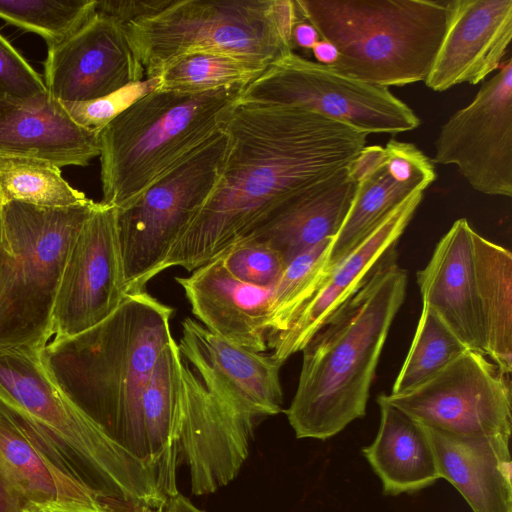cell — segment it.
<instances>
[{
  "instance_id": "1",
  "label": "cell",
  "mask_w": 512,
  "mask_h": 512,
  "mask_svg": "<svg viewBox=\"0 0 512 512\" xmlns=\"http://www.w3.org/2000/svg\"><path fill=\"white\" fill-rule=\"evenodd\" d=\"M224 133L217 183L159 273L193 272L217 258L290 198L347 167L368 136L299 106L242 100Z\"/></svg>"
},
{
  "instance_id": "2",
  "label": "cell",
  "mask_w": 512,
  "mask_h": 512,
  "mask_svg": "<svg viewBox=\"0 0 512 512\" xmlns=\"http://www.w3.org/2000/svg\"><path fill=\"white\" fill-rule=\"evenodd\" d=\"M172 315V307L146 291L128 293L103 322L50 340L41 352L65 394L146 466L143 396L159 355L174 338Z\"/></svg>"
},
{
  "instance_id": "3",
  "label": "cell",
  "mask_w": 512,
  "mask_h": 512,
  "mask_svg": "<svg viewBox=\"0 0 512 512\" xmlns=\"http://www.w3.org/2000/svg\"><path fill=\"white\" fill-rule=\"evenodd\" d=\"M397 258L391 249L303 348L286 410L297 438L326 440L365 416L381 352L406 296L408 274Z\"/></svg>"
},
{
  "instance_id": "4",
  "label": "cell",
  "mask_w": 512,
  "mask_h": 512,
  "mask_svg": "<svg viewBox=\"0 0 512 512\" xmlns=\"http://www.w3.org/2000/svg\"><path fill=\"white\" fill-rule=\"evenodd\" d=\"M42 351H0V408L100 498L136 509L166 499L154 472L115 442L60 388Z\"/></svg>"
},
{
  "instance_id": "5",
  "label": "cell",
  "mask_w": 512,
  "mask_h": 512,
  "mask_svg": "<svg viewBox=\"0 0 512 512\" xmlns=\"http://www.w3.org/2000/svg\"><path fill=\"white\" fill-rule=\"evenodd\" d=\"M243 86L154 90L99 132L101 203L124 210L224 131Z\"/></svg>"
},
{
  "instance_id": "6",
  "label": "cell",
  "mask_w": 512,
  "mask_h": 512,
  "mask_svg": "<svg viewBox=\"0 0 512 512\" xmlns=\"http://www.w3.org/2000/svg\"><path fill=\"white\" fill-rule=\"evenodd\" d=\"M339 54L331 66L381 87L424 82L444 36L448 0H295Z\"/></svg>"
},
{
  "instance_id": "7",
  "label": "cell",
  "mask_w": 512,
  "mask_h": 512,
  "mask_svg": "<svg viewBox=\"0 0 512 512\" xmlns=\"http://www.w3.org/2000/svg\"><path fill=\"white\" fill-rule=\"evenodd\" d=\"M96 205L2 207L0 351H42L52 339L57 291L74 241Z\"/></svg>"
},
{
  "instance_id": "8",
  "label": "cell",
  "mask_w": 512,
  "mask_h": 512,
  "mask_svg": "<svg viewBox=\"0 0 512 512\" xmlns=\"http://www.w3.org/2000/svg\"><path fill=\"white\" fill-rule=\"evenodd\" d=\"M123 27L145 79L191 54H226L265 70L294 49L279 28L275 0H172Z\"/></svg>"
},
{
  "instance_id": "9",
  "label": "cell",
  "mask_w": 512,
  "mask_h": 512,
  "mask_svg": "<svg viewBox=\"0 0 512 512\" xmlns=\"http://www.w3.org/2000/svg\"><path fill=\"white\" fill-rule=\"evenodd\" d=\"M224 131L118 210L117 226L127 293L146 291L171 247L214 189L226 152Z\"/></svg>"
},
{
  "instance_id": "10",
  "label": "cell",
  "mask_w": 512,
  "mask_h": 512,
  "mask_svg": "<svg viewBox=\"0 0 512 512\" xmlns=\"http://www.w3.org/2000/svg\"><path fill=\"white\" fill-rule=\"evenodd\" d=\"M240 100L299 106L367 135L412 131L421 123L389 88L354 79L294 51L243 86Z\"/></svg>"
},
{
  "instance_id": "11",
  "label": "cell",
  "mask_w": 512,
  "mask_h": 512,
  "mask_svg": "<svg viewBox=\"0 0 512 512\" xmlns=\"http://www.w3.org/2000/svg\"><path fill=\"white\" fill-rule=\"evenodd\" d=\"M381 395L421 425L442 433L511 436L510 374L477 351L466 350L412 390Z\"/></svg>"
},
{
  "instance_id": "12",
  "label": "cell",
  "mask_w": 512,
  "mask_h": 512,
  "mask_svg": "<svg viewBox=\"0 0 512 512\" xmlns=\"http://www.w3.org/2000/svg\"><path fill=\"white\" fill-rule=\"evenodd\" d=\"M432 162L455 165L476 191L512 196V59L440 127Z\"/></svg>"
},
{
  "instance_id": "13",
  "label": "cell",
  "mask_w": 512,
  "mask_h": 512,
  "mask_svg": "<svg viewBox=\"0 0 512 512\" xmlns=\"http://www.w3.org/2000/svg\"><path fill=\"white\" fill-rule=\"evenodd\" d=\"M117 208L96 202L79 231L57 291L51 340L80 334L107 319L125 299Z\"/></svg>"
},
{
  "instance_id": "14",
  "label": "cell",
  "mask_w": 512,
  "mask_h": 512,
  "mask_svg": "<svg viewBox=\"0 0 512 512\" xmlns=\"http://www.w3.org/2000/svg\"><path fill=\"white\" fill-rule=\"evenodd\" d=\"M177 344L205 388L242 422L253 427L255 419L282 411V364L271 354L238 346L188 317Z\"/></svg>"
},
{
  "instance_id": "15",
  "label": "cell",
  "mask_w": 512,
  "mask_h": 512,
  "mask_svg": "<svg viewBox=\"0 0 512 512\" xmlns=\"http://www.w3.org/2000/svg\"><path fill=\"white\" fill-rule=\"evenodd\" d=\"M348 172L356 182V190L333 238L323 277L392 209L413 193L425 191L436 178L430 158L414 144L395 139L384 147L365 146L348 165Z\"/></svg>"
},
{
  "instance_id": "16",
  "label": "cell",
  "mask_w": 512,
  "mask_h": 512,
  "mask_svg": "<svg viewBox=\"0 0 512 512\" xmlns=\"http://www.w3.org/2000/svg\"><path fill=\"white\" fill-rule=\"evenodd\" d=\"M145 79L124 27L100 13L60 44L48 48L43 81L63 103L102 98Z\"/></svg>"
},
{
  "instance_id": "17",
  "label": "cell",
  "mask_w": 512,
  "mask_h": 512,
  "mask_svg": "<svg viewBox=\"0 0 512 512\" xmlns=\"http://www.w3.org/2000/svg\"><path fill=\"white\" fill-rule=\"evenodd\" d=\"M253 427L232 415L183 362L179 461L188 466L191 490L205 495L235 478L249 453Z\"/></svg>"
},
{
  "instance_id": "18",
  "label": "cell",
  "mask_w": 512,
  "mask_h": 512,
  "mask_svg": "<svg viewBox=\"0 0 512 512\" xmlns=\"http://www.w3.org/2000/svg\"><path fill=\"white\" fill-rule=\"evenodd\" d=\"M424 191L407 197L319 281L283 331L267 339L271 355L283 364L302 351L329 317L363 284L378 262L393 248L410 223Z\"/></svg>"
},
{
  "instance_id": "19",
  "label": "cell",
  "mask_w": 512,
  "mask_h": 512,
  "mask_svg": "<svg viewBox=\"0 0 512 512\" xmlns=\"http://www.w3.org/2000/svg\"><path fill=\"white\" fill-rule=\"evenodd\" d=\"M512 40V0H448L441 44L425 85L436 92L478 84L504 62Z\"/></svg>"
},
{
  "instance_id": "20",
  "label": "cell",
  "mask_w": 512,
  "mask_h": 512,
  "mask_svg": "<svg viewBox=\"0 0 512 512\" xmlns=\"http://www.w3.org/2000/svg\"><path fill=\"white\" fill-rule=\"evenodd\" d=\"M99 133L79 125L47 91L0 102V155L85 167L99 156Z\"/></svg>"
},
{
  "instance_id": "21",
  "label": "cell",
  "mask_w": 512,
  "mask_h": 512,
  "mask_svg": "<svg viewBox=\"0 0 512 512\" xmlns=\"http://www.w3.org/2000/svg\"><path fill=\"white\" fill-rule=\"evenodd\" d=\"M176 281L206 329L238 346L267 351L274 286L260 287L236 279L219 257Z\"/></svg>"
},
{
  "instance_id": "22",
  "label": "cell",
  "mask_w": 512,
  "mask_h": 512,
  "mask_svg": "<svg viewBox=\"0 0 512 512\" xmlns=\"http://www.w3.org/2000/svg\"><path fill=\"white\" fill-rule=\"evenodd\" d=\"M467 219L456 220L417 272L422 304L429 306L469 350L483 353L473 235Z\"/></svg>"
},
{
  "instance_id": "23",
  "label": "cell",
  "mask_w": 512,
  "mask_h": 512,
  "mask_svg": "<svg viewBox=\"0 0 512 512\" xmlns=\"http://www.w3.org/2000/svg\"><path fill=\"white\" fill-rule=\"evenodd\" d=\"M104 506L86 484L51 458L0 408V512H22L34 503Z\"/></svg>"
},
{
  "instance_id": "24",
  "label": "cell",
  "mask_w": 512,
  "mask_h": 512,
  "mask_svg": "<svg viewBox=\"0 0 512 512\" xmlns=\"http://www.w3.org/2000/svg\"><path fill=\"white\" fill-rule=\"evenodd\" d=\"M423 427L439 477L459 491L473 512H512L511 436L457 437Z\"/></svg>"
},
{
  "instance_id": "25",
  "label": "cell",
  "mask_w": 512,
  "mask_h": 512,
  "mask_svg": "<svg viewBox=\"0 0 512 512\" xmlns=\"http://www.w3.org/2000/svg\"><path fill=\"white\" fill-rule=\"evenodd\" d=\"M355 190L347 166L290 198L244 238L269 245L288 264L303 251L336 236Z\"/></svg>"
},
{
  "instance_id": "26",
  "label": "cell",
  "mask_w": 512,
  "mask_h": 512,
  "mask_svg": "<svg viewBox=\"0 0 512 512\" xmlns=\"http://www.w3.org/2000/svg\"><path fill=\"white\" fill-rule=\"evenodd\" d=\"M377 402L378 432L362 454L380 479L383 494L414 493L434 484L440 477L424 427L382 395Z\"/></svg>"
},
{
  "instance_id": "27",
  "label": "cell",
  "mask_w": 512,
  "mask_h": 512,
  "mask_svg": "<svg viewBox=\"0 0 512 512\" xmlns=\"http://www.w3.org/2000/svg\"><path fill=\"white\" fill-rule=\"evenodd\" d=\"M483 353L512 372V255L476 231L473 235Z\"/></svg>"
},
{
  "instance_id": "28",
  "label": "cell",
  "mask_w": 512,
  "mask_h": 512,
  "mask_svg": "<svg viewBox=\"0 0 512 512\" xmlns=\"http://www.w3.org/2000/svg\"><path fill=\"white\" fill-rule=\"evenodd\" d=\"M91 201L64 179L60 168L31 158L0 155V207L17 202L66 208Z\"/></svg>"
},
{
  "instance_id": "29",
  "label": "cell",
  "mask_w": 512,
  "mask_h": 512,
  "mask_svg": "<svg viewBox=\"0 0 512 512\" xmlns=\"http://www.w3.org/2000/svg\"><path fill=\"white\" fill-rule=\"evenodd\" d=\"M469 350L427 305L422 304L417 328L392 394L423 384L454 359Z\"/></svg>"
},
{
  "instance_id": "30",
  "label": "cell",
  "mask_w": 512,
  "mask_h": 512,
  "mask_svg": "<svg viewBox=\"0 0 512 512\" xmlns=\"http://www.w3.org/2000/svg\"><path fill=\"white\" fill-rule=\"evenodd\" d=\"M97 0H0V19L41 36L54 47L90 21Z\"/></svg>"
},
{
  "instance_id": "31",
  "label": "cell",
  "mask_w": 512,
  "mask_h": 512,
  "mask_svg": "<svg viewBox=\"0 0 512 512\" xmlns=\"http://www.w3.org/2000/svg\"><path fill=\"white\" fill-rule=\"evenodd\" d=\"M264 70L220 53L185 56L160 75L157 91L200 93L223 87L245 86Z\"/></svg>"
},
{
  "instance_id": "32",
  "label": "cell",
  "mask_w": 512,
  "mask_h": 512,
  "mask_svg": "<svg viewBox=\"0 0 512 512\" xmlns=\"http://www.w3.org/2000/svg\"><path fill=\"white\" fill-rule=\"evenodd\" d=\"M333 239H327L295 256L273 287L267 339L284 330L296 310L323 276Z\"/></svg>"
},
{
  "instance_id": "33",
  "label": "cell",
  "mask_w": 512,
  "mask_h": 512,
  "mask_svg": "<svg viewBox=\"0 0 512 512\" xmlns=\"http://www.w3.org/2000/svg\"><path fill=\"white\" fill-rule=\"evenodd\" d=\"M218 257L236 279L260 287L274 286L287 266L272 247L247 238L239 240Z\"/></svg>"
},
{
  "instance_id": "34",
  "label": "cell",
  "mask_w": 512,
  "mask_h": 512,
  "mask_svg": "<svg viewBox=\"0 0 512 512\" xmlns=\"http://www.w3.org/2000/svg\"><path fill=\"white\" fill-rule=\"evenodd\" d=\"M159 84L160 77L144 79L99 99L77 103H62L70 116L79 125L99 133L135 101L156 90Z\"/></svg>"
},
{
  "instance_id": "35",
  "label": "cell",
  "mask_w": 512,
  "mask_h": 512,
  "mask_svg": "<svg viewBox=\"0 0 512 512\" xmlns=\"http://www.w3.org/2000/svg\"><path fill=\"white\" fill-rule=\"evenodd\" d=\"M46 91L43 78L0 34V102L25 100Z\"/></svg>"
},
{
  "instance_id": "36",
  "label": "cell",
  "mask_w": 512,
  "mask_h": 512,
  "mask_svg": "<svg viewBox=\"0 0 512 512\" xmlns=\"http://www.w3.org/2000/svg\"><path fill=\"white\" fill-rule=\"evenodd\" d=\"M171 2L172 0H97L96 10L125 26L164 9Z\"/></svg>"
},
{
  "instance_id": "37",
  "label": "cell",
  "mask_w": 512,
  "mask_h": 512,
  "mask_svg": "<svg viewBox=\"0 0 512 512\" xmlns=\"http://www.w3.org/2000/svg\"><path fill=\"white\" fill-rule=\"evenodd\" d=\"M22 512H111L105 506H89L73 502H44L30 504Z\"/></svg>"
},
{
  "instance_id": "38",
  "label": "cell",
  "mask_w": 512,
  "mask_h": 512,
  "mask_svg": "<svg viewBox=\"0 0 512 512\" xmlns=\"http://www.w3.org/2000/svg\"><path fill=\"white\" fill-rule=\"evenodd\" d=\"M319 40L320 36L317 30L309 22L301 18L298 13V19L292 32L293 47L297 46L306 50H312Z\"/></svg>"
},
{
  "instance_id": "39",
  "label": "cell",
  "mask_w": 512,
  "mask_h": 512,
  "mask_svg": "<svg viewBox=\"0 0 512 512\" xmlns=\"http://www.w3.org/2000/svg\"><path fill=\"white\" fill-rule=\"evenodd\" d=\"M313 56L317 63L332 66L339 57L336 47L323 39H320L312 48Z\"/></svg>"
},
{
  "instance_id": "40",
  "label": "cell",
  "mask_w": 512,
  "mask_h": 512,
  "mask_svg": "<svg viewBox=\"0 0 512 512\" xmlns=\"http://www.w3.org/2000/svg\"><path fill=\"white\" fill-rule=\"evenodd\" d=\"M161 512H204L180 493L166 499Z\"/></svg>"
},
{
  "instance_id": "41",
  "label": "cell",
  "mask_w": 512,
  "mask_h": 512,
  "mask_svg": "<svg viewBox=\"0 0 512 512\" xmlns=\"http://www.w3.org/2000/svg\"><path fill=\"white\" fill-rule=\"evenodd\" d=\"M135 512H161V509H154L150 507H141L139 509H136Z\"/></svg>"
},
{
  "instance_id": "42",
  "label": "cell",
  "mask_w": 512,
  "mask_h": 512,
  "mask_svg": "<svg viewBox=\"0 0 512 512\" xmlns=\"http://www.w3.org/2000/svg\"><path fill=\"white\" fill-rule=\"evenodd\" d=\"M2 238V207H0V244Z\"/></svg>"
}]
</instances>
